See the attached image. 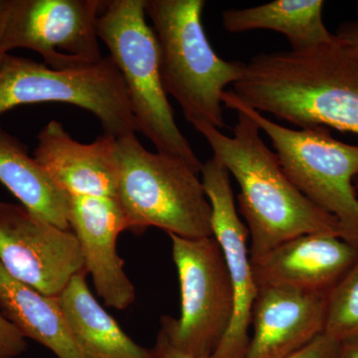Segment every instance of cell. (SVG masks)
<instances>
[{
    "label": "cell",
    "instance_id": "obj_1",
    "mask_svg": "<svg viewBox=\"0 0 358 358\" xmlns=\"http://www.w3.org/2000/svg\"><path fill=\"white\" fill-rule=\"evenodd\" d=\"M232 91L240 102L301 129L358 136V56L338 43L260 53Z\"/></svg>",
    "mask_w": 358,
    "mask_h": 358
},
{
    "label": "cell",
    "instance_id": "obj_2",
    "mask_svg": "<svg viewBox=\"0 0 358 358\" xmlns=\"http://www.w3.org/2000/svg\"><path fill=\"white\" fill-rule=\"evenodd\" d=\"M237 113L233 136L207 124L194 126L237 181L239 210L247 222L250 258L267 253L293 238L313 233L341 237L338 220L315 206L285 173L275 152L249 115Z\"/></svg>",
    "mask_w": 358,
    "mask_h": 358
},
{
    "label": "cell",
    "instance_id": "obj_3",
    "mask_svg": "<svg viewBox=\"0 0 358 358\" xmlns=\"http://www.w3.org/2000/svg\"><path fill=\"white\" fill-rule=\"evenodd\" d=\"M204 0H145V13L159 43L167 95L193 127L225 128L222 96L244 74L246 63L219 57L202 24Z\"/></svg>",
    "mask_w": 358,
    "mask_h": 358
},
{
    "label": "cell",
    "instance_id": "obj_4",
    "mask_svg": "<svg viewBox=\"0 0 358 358\" xmlns=\"http://www.w3.org/2000/svg\"><path fill=\"white\" fill-rule=\"evenodd\" d=\"M96 30L121 73L138 131L154 143L157 152L182 160L199 174L203 164L176 124L167 99L159 43L147 21L145 0L106 1Z\"/></svg>",
    "mask_w": 358,
    "mask_h": 358
},
{
    "label": "cell",
    "instance_id": "obj_5",
    "mask_svg": "<svg viewBox=\"0 0 358 358\" xmlns=\"http://www.w3.org/2000/svg\"><path fill=\"white\" fill-rule=\"evenodd\" d=\"M117 199L129 230L148 227L183 238L213 236L211 205L201 179L182 160L148 152L136 134L117 140Z\"/></svg>",
    "mask_w": 358,
    "mask_h": 358
},
{
    "label": "cell",
    "instance_id": "obj_6",
    "mask_svg": "<svg viewBox=\"0 0 358 358\" xmlns=\"http://www.w3.org/2000/svg\"><path fill=\"white\" fill-rule=\"evenodd\" d=\"M228 109L249 115L272 141L282 169L308 200L338 220L341 238L358 249V145L334 138L324 127L287 128L238 100L233 91L223 94Z\"/></svg>",
    "mask_w": 358,
    "mask_h": 358
},
{
    "label": "cell",
    "instance_id": "obj_7",
    "mask_svg": "<svg viewBox=\"0 0 358 358\" xmlns=\"http://www.w3.org/2000/svg\"><path fill=\"white\" fill-rule=\"evenodd\" d=\"M63 103L98 117L103 134L121 138L138 131L124 80L110 56L83 68L55 70L7 54L0 66V117L27 103Z\"/></svg>",
    "mask_w": 358,
    "mask_h": 358
},
{
    "label": "cell",
    "instance_id": "obj_8",
    "mask_svg": "<svg viewBox=\"0 0 358 358\" xmlns=\"http://www.w3.org/2000/svg\"><path fill=\"white\" fill-rule=\"evenodd\" d=\"M180 287V317H162L169 343L195 358H210L232 319L234 296L222 250L214 236L169 235Z\"/></svg>",
    "mask_w": 358,
    "mask_h": 358
},
{
    "label": "cell",
    "instance_id": "obj_9",
    "mask_svg": "<svg viewBox=\"0 0 358 358\" xmlns=\"http://www.w3.org/2000/svg\"><path fill=\"white\" fill-rule=\"evenodd\" d=\"M102 0H11L0 46L36 52L55 70L77 69L103 59L96 22Z\"/></svg>",
    "mask_w": 358,
    "mask_h": 358
},
{
    "label": "cell",
    "instance_id": "obj_10",
    "mask_svg": "<svg viewBox=\"0 0 358 358\" xmlns=\"http://www.w3.org/2000/svg\"><path fill=\"white\" fill-rule=\"evenodd\" d=\"M0 265L13 279L53 298L86 271L73 231L47 222L21 204L2 201Z\"/></svg>",
    "mask_w": 358,
    "mask_h": 358
},
{
    "label": "cell",
    "instance_id": "obj_11",
    "mask_svg": "<svg viewBox=\"0 0 358 358\" xmlns=\"http://www.w3.org/2000/svg\"><path fill=\"white\" fill-rule=\"evenodd\" d=\"M200 173L211 205L212 232L222 250L234 296L229 327L210 358H244L258 294L248 249L249 231L238 215L227 169L212 157L202 164Z\"/></svg>",
    "mask_w": 358,
    "mask_h": 358
},
{
    "label": "cell",
    "instance_id": "obj_12",
    "mask_svg": "<svg viewBox=\"0 0 358 358\" xmlns=\"http://www.w3.org/2000/svg\"><path fill=\"white\" fill-rule=\"evenodd\" d=\"M68 222L76 235L87 274L108 307L126 310L136 301V289L124 270L117 240L129 230L117 197L69 196Z\"/></svg>",
    "mask_w": 358,
    "mask_h": 358
},
{
    "label": "cell",
    "instance_id": "obj_13",
    "mask_svg": "<svg viewBox=\"0 0 358 358\" xmlns=\"http://www.w3.org/2000/svg\"><path fill=\"white\" fill-rule=\"evenodd\" d=\"M357 259L358 249L341 237L313 233L278 245L251 264L258 289L329 293Z\"/></svg>",
    "mask_w": 358,
    "mask_h": 358
},
{
    "label": "cell",
    "instance_id": "obj_14",
    "mask_svg": "<svg viewBox=\"0 0 358 358\" xmlns=\"http://www.w3.org/2000/svg\"><path fill=\"white\" fill-rule=\"evenodd\" d=\"M33 157L69 196L117 197L119 162L113 136L103 134L93 143H79L54 120L37 136Z\"/></svg>",
    "mask_w": 358,
    "mask_h": 358
},
{
    "label": "cell",
    "instance_id": "obj_15",
    "mask_svg": "<svg viewBox=\"0 0 358 358\" xmlns=\"http://www.w3.org/2000/svg\"><path fill=\"white\" fill-rule=\"evenodd\" d=\"M327 294L258 289L244 358H289L324 334Z\"/></svg>",
    "mask_w": 358,
    "mask_h": 358
},
{
    "label": "cell",
    "instance_id": "obj_16",
    "mask_svg": "<svg viewBox=\"0 0 358 358\" xmlns=\"http://www.w3.org/2000/svg\"><path fill=\"white\" fill-rule=\"evenodd\" d=\"M86 275V271L75 275L56 298L82 357L155 358L152 350L134 343L99 303Z\"/></svg>",
    "mask_w": 358,
    "mask_h": 358
},
{
    "label": "cell",
    "instance_id": "obj_17",
    "mask_svg": "<svg viewBox=\"0 0 358 358\" xmlns=\"http://www.w3.org/2000/svg\"><path fill=\"white\" fill-rule=\"evenodd\" d=\"M0 310L25 338L45 346L58 358H83L57 299L13 279L1 265Z\"/></svg>",
    "mask_w": 358,
    "mask_h": 358
},
{
    "label": "cell",
    "instance_id": "obj_18",
    "mask_svg": "<svg viewBox=\"0 0 358 358\" xmlns=\"http://www.w3.org/2000/svg\"><path fill=\"white\" fill-rule=\"evenodd\" d=\"M324 6L322 0H275L248 8L226 9L222 24L230 33L272 30L288 39L291 50H307L336 39L322 20Z\"/></svg>",
    "mask_w": 358,
    "mask_h": 358
},
{
    "label": "cell",
    "instance_id": "obj_19",
    "mask_svg": "<svg viewBox=\"0 0 358 358\" xmlns=\"http://www.w3.org/2000/svg\"><path fill=\"white\" fill-rule=\"evenodd\" d=\"M0 182L35 215L70 230L69 195L54 185L27 148L0 126Z\"/></svg>",
    "mask_w": 358,
    "mask_h": 358
},
{
    "label": "cell",
    "instance_id": "obj_20",
    "mask_svg": "<svg viewBox=\"0 0 358 358\" xmlns=\"http://www.w3.org/2000/svg\"><path fill=\"white\" fill-rule=\"evenodd\" d=\"M324 334L338 341L358 336V259L327 294Z\"/></svg>",
    "mask_w": 358,
    "mask_h": 358
},
{
    "label": "cell",
    "instance_id": "obj_21",
    "mask_svg": "<svg viewBox=\"0 0 358 358\" xmlns=\"http://www.w3.org/2000/svg\"><path fill=\"white\" fill-rule=\"evenodd\" d=\"M27 348L26 338L0 313V358H15Z\"/></svg>",
    "mask_w": 358,
    "mask_h": 358
},
{
    "label": "cell",
    "instance_id": "obj_22",
    "mask_svg": "<svg viewBox=\"0 0 358 358\" xmlns=\"http://www.w3.org/2000/svg\"><path fill=\"white\" fill-rule=\"evenodd\" d=\"M338 348L339 341L324 333L289 358H336Z\"/></svg>",
    "mask_w": 358,
    "mask_h": 358
},
{
    "label": "cell",
    "instance_id": "obj_23",
    "mask_svg": "<svg viewBox=\"0 0 358 358\" xmlns=\"http://www.w3.org/2000/svg\"><path fill=\"white\" fill-rule=\"evenodd\" d=\"M334 35L338 43L358 56V23L357 21L343 23Z\"/></svg>",
    "mask_w": 358,
    "mask_h": 358
},
{
    "label": "cell",
    "instance_id": "obj_24",
    "mask_svg": "<svg viewBox=\"0 0 358 358\" xmlns=\"http://www.w3.org/2000/svg\"><path fill=\"white\" fill-rule=\"evenodd\" d=\"M155 358H195L186 355L178 348H174L164 333L159 331L157 336V343L152 348Z\"/></svg>",
    "mask_w": 358,
    "mask_h": 358
},
{
    "label": "cell",
    "instance_id": "obj_25",
    "mask_svg": "<svg viewBox=\"0 0 358 358\" xmlns=\"http://www.w3.org/2000/svg\"><path fill=\"white\" fill-rule=\"evenodd\" d=\"M336 358H358V336L339 341Z\"/></svg>",
    "mask_w": 358,
    "mask_h": 358
},
{
    "label": "cell",
    "instance_id": "obj_26",
    "mask_svg": "<svg viewBox=\"0 0 358 358\" xmlns=\"http://www.w3.org/2000/svg\"><path fill=\"white\" fill-rule=\"evenodd\" d=\"M11 0H0V41H1L2 33H3L4 25H6L7 15L10 8ZM7 54L2 50L0 46V66L3 63L4 58Z\"/></svg>",
    "mask_w": 358,
    "mask_h": 358
},
{
    "label": "cell",
    "instance_id": "obj_27",
    "mask_svg": "<svg viewBox=\"0 0 358 358\" xmlns=\"http://www.w3.org/2000/svg\"><path fill=\"white\" fill-rule=\"evenodd\" d=\"M353 182H355V189L358 190V176L355 178Z\"/></svg>",
    "mask_w": 358,
    "mask_h": 358
},
{
    "label": "cell",
    "instance_id": "obj_28",
    "mask_svg": "<svg viewBox=\"0 0 358 358\" xmlns=\"http://www.w3.org/2000/svg\"><path fill=\"white\" fill-rule=\"evenodd\" d=\"M357 22L358 23V1H357Z\"/></svg>",
    "mask_w": 358,
    "mask_h": 358
}]
</instances>
